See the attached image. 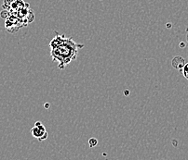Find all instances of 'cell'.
Returning a JSON list of instances; mask_svg holds the SVG:
<instances>
[{"label": "cell", "instance_id": "cell-7", "mask_svg": "<svg viewBox=\"0 0 188 160\" xmlns=\"http://www.w3.org/2000/svg\"><path fill=\"white\" fill-rule=\"evenodd\" d=\"M9 11L8 10H3L1 11V14H0V16H1L2 18H4V19H7V18L9 17Z\"/></svg>", "mask_w": 188, "mask_h": 160}, {"label": "cell", "instance_id": "cell-12", "mask_svg": "<svg viewBox=\"0 0 188 160\" xmlns=\"http://www.w3.org/2000/svg\"><path fill=\"white\" fill-rule=\"evenodd\" d=\"M186 39H187V43H188V32H187V36H186Z\"/></svg>", "mask_w": 188, "mask_h": 160}, {"label": "cell", "instance_id": "cell-3", "mask_svg": "<svg viewBox=\"0 0 188 160\" xmlns=\"http://www.w3.org/2000/svg\"><path fill=\"white\" fill-rule=\"evenodd\" d=\"M171 65H172V67L174 69H178V70H181V72H182V69H183V68L184 67V65H185V60L182 57L177 56V57H173L172 61H171Z\"/></svg>", "mask_w": 188, "mask_h": 160}, {"label": "cell", "instance_id": "cell-1", "mask_svg": "<svg viewBox=\"0 0 188 160\" xmlns=\"http://www.w3.org/2000/svg\"><path fill=\"white\" fill-rule=\"evenodd\" d=\"M83 47L84 45L77 44L72 38L66 37L62 43L50 48V57L58 64V68L63 69L70 62L75 60L79 50Z\"/></svg>", "mask_w": 188, "mask_h": 160}, {"label": "cell", "instance_id": "cell-5", "mask_svg": "<svg viewBox=\"0 0 188 160\" xmlns=\"http://www.w3.org/2000/svg\"><path fill=\"white\" fill-rule=\"evenodd\" d=\"M89 144H90V147H95L97 144H98V140L96 138H90L89 140Z\"/></svg>", "mask_w": 188, "mask_h": 160}, {"label": "cell", "instance_id": "cell-10", "mask_svg": "<svg viewBox=\"0 0 188 160\" xmlns=\"http://www.w3.org/2000/svg\"><path fill=\"white\" fill-rule=\"evenodd\" d=\"M180 46H181V47H184V46H185V45H184V43H181V44H180Z\"/></svg>", "mask_w": 188, "mask_h": 160}, {"label": "cell", "instance_id": "cell-8", "mask_svg": "<svg viewBox=\"0 0 188 160\" xmlns=\"http://www.w3.org/2000/svg\"><path fill=\"white\" fill-rule=\"evenodd\" d=\"M49 106H50V104H46V105H45V108H46V109H48V108H49Z\"/></svg>", "mask_w": 188, "mask_h": 160}, {"label": "cell", "instance_id": "cell-2", "mask_svg": "<svg viewBox=\"0 0 188 160\" xmlns=\"http://www.w3.org/2000/svg\"><path fill=\"white\" fill-rule=\"evenodd\" d=\"M31 132H32L33 137L37 138L40 142L46 140L47 138H48V135H49L45 126L40 121L36 122V125H34V128H32Z\"/></svg>", "mask_w": 188, "mask_h": 160}, {"label": "cell", "instance_id": "cell-4", "mask_svg": "<svg viewBox=\"0 0 188 160\" xmlns=\"http://www.w3.org/2000/svg\"><path fill=\"white\" fill-rule=\"evenodd\" d=\"M66 36L64 34H56V36L50 42V48H53L56 45H60L65 40Z\"/></svg>", "mask_w": 188, "mask_h": 160}, {"label": "cell", "instance_id": "cell-9", "mask_svg": "<svg viewBox=\"0 0 188 160\" xmlns=\"http://www.w3.org/2000/svg\"><path fill=\"white\" fill-rule=\"evenodd\" d=\"M128 93H130V92H128V90H126V91L124 92V93H125V96H128Z\"/></svg>", "mask_w": 188, "mask_h": 160}, {"label": "cell", "instance_id": "cell-6", "mask_svg": "<svg viewBox=\"0 0 188 160\" xmlns=\"http://www.w3.org/2000/svg\"><path fill=\"white\" fill-rule=\"evenodd\" d=\"M182 73H183V75L185 77V79L188 80V63H186L184 65V67L183 68V69H182Z\"/></svg>", "mask_w": 188, "mask_h": 160}, {"label": "cell", "instance_id": "cell-11", "mask_svg": "<svg viewBox=\"0 0 188 160\" xmlns=\"http://www.w3.org/2000/svg\"><path fill=\"white\" fill-rule=\"evenodd\" d=\"M167 28H171V24H167Z\"/></svg>", "mask_w": 188, "mask_h": 160}]
</instances>
